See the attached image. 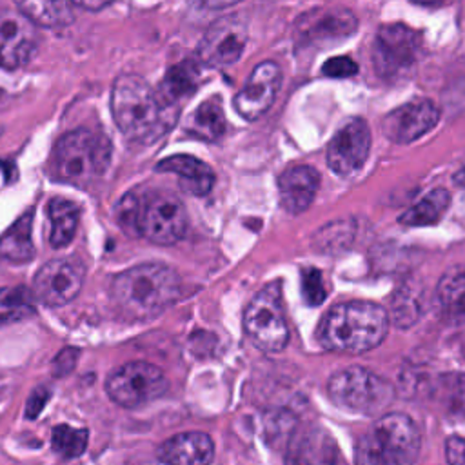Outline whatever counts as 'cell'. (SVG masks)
<instances>
[{"label":"cell","mask_w":465,"mask_h":465,"mask_svg":"<svg viewBox=\"0 0 465 465\" xmlns=\"http://www.w3.org/2000/svg\"><path fill=\"white\" fill-rule=\"evenodd\" d=\"M180 276L165 263H138L111 282V300L129 322H147L162 314L180 296Z\"/></svg>","instance_id":"6da1fadb"},{"label":"cell","mask_w":465,"mask_h":465,"mask_svg":"<svg viewBox=\"0 0 465 465\" xmlns=\"http://www.w3.org/2000/svg\"><path fill=\"white\" fill-rule=\"evenodd\" d=\"M114 124L127 140L151 142L165 133L176 109L162 104L158 93L138 74H120L111 91Z\"/></svg>","instance_id":"7a4b0ae2"},{"label":"cell","mask_w":465,"mask_h":465,"mask_svg":"<svg viewBox=\"0 0 465 465\" xmlns=\"http://www.w3.org/2000/svg\"><path fill=\"white\" fill-rule=\"evenodd\" d=\"M389 327L385 309L369 300H351L334 305L323 318L318 338L329 351L361 354L378 347Z\"/></svg>","instance_id":"3957f363"},{"label":"cell","mask_w":465,"mask_h":465,"mask_svg":"<svg viewBox=\"0 0 465 465\" xmlns=\"http://www.w3.org/2000/svg\"><path fill=\"white\" fill-rule=\"evenodd\" d=\"M421 436L414 420L389 412L358 440L354 458L363 465H403L418 460Z\"/></svg>","instance_id":"277c9868"},{"label":"cell","mask_w":465,"mask_h":465,"mask_svg":"<svg viewBox=\"0 0 465 465\" xmlns=\"http://www.w3.org/2000/svg\"><path fill=\"white\" fill-rule=\"evenodd\" d=\"M109 160L111 143L105 136L87 129H74L56 142L51 171L56 180L84 187L104 174Z\"/></svg>","instance_id":"5b68a950"},{"label":"cell","mask_w":465,"mask_h":465,"mask_svg":"<svg viewBox=\"0 0 465 465\" xmlns=\"http://www.w3.org/2000/svg\"><path fill=\"white\" fill-rule=\"evenodd\" d=\"M327 394L340 409L356 414H376L392 401L394 389L365 367H347L329 378Z\"/></svg>","instance_id":"8992f818"},{"label":"cell","mask_w":465,"mask_h":465,"mask_svg":"<svg viewBox=\"0 0 465 465\" xmlns=\"http://www.w3.org/2000/svg\"><path fill=\"white\" fill-rule=\"evenodd\" d=\"M247 336L265 352H280L289 341V325L283 312L280 282L265 285L249 302L243 312Z\"/></svg>","instance_id":"52a82bcc"},{"label":"cell","mask_w":465,"mask_h":465,"mask_svg":"<svg viewBox=\"0 0 465 465\" xmlns=\"http://www.w3.org/2000/svg\"><path fill=\"white\" fill-rule=\"evenodd\" d=\"M107 396L120 407L136 409L167 391L163 371L149 361H129L116 367L105 381Z\"/></svg>","instance_id":"ba28073f"},{"label":"cell","mask_w":465,"mask_h":465,"mask_svg":"<svg viewBox=\"0 0 465 465\" xmlns=\"http://www.w3.org/2000/svg\"><path fill=\"white\" fill-rule=\"evenodd\" d=\"M421 51V35L405 24H387L376 33L372 64L383 80H394L409 73Z\"/></svg>","instance_id":"9c48e42d"},{"label":"cell","mask_w":465,"mask_h":465,"mask_svg":"<svg viewBox=\"0 0 465 465\" xmlns=\"http://www.w3.org/2000/svg\"><path fill=\"white\" fill-rule=\"evenodd\" d=\"M187 229V211L178 196L154 191L140 198L138 232L158 245L176 243Z\"/></svg>","instance_id":"30bf717a"},{"label":"cell","mask_w":465,"mask_h":465,"mask_svg":"<svg viewBox=\"0 0 465 465\" xmlns=\"http://www.w3.org/2000/svg\"><path fill=\"white\" fill-rule=\"evenodd\" d=\"M85 267L78 258H56L42 265L33 280L35 298L49 307L73 302L84 285Z\"/></svg>","instance_id":"8fae6325"},{"label":"cell","mask_w":465,"mask_h":465,"mask_svg":"<svg viewBox=\"0 0 465 465\" xmlns=\"http://www.w3.org/2000/svg\"><path fill=\"white\" fill-rule=\"evenodd\" d=\"M247 44V25L238 15H225L213 22L198 45V60L211 67L234 64Z\"/></svg>","instance_id":"7c38bea8"},{"label":"cell","mask_w":465,"mask_h":465,"mask_svg":"<svg viewBox=\"0 0 465 465\" xmlns=\"http://www.w3.org/2000/svg\"><path fill=\"white\" fill-rule=\"evenodd\" d=\"M371 151V131L365 120L352 118L327 145V165L340 176H351L360 171Z\"/></svg>","instance_id":"4fadbf2b"},{"label":"cell","mask_w":465,"mask_h":465,"mask_svg":"<svg viewBox=\"0 0 465 465\" xmlns=\"http://www.w3.org/2000/svg\"><path fill=\"white\" fill-rule=\"evenodd\" d=\"M440 122V109L434 102L427 98L411 100L383 118V134L394 143H411L429 131H432Z\"/></svg>","instance_id":"5bb4252c"},{"label":"cell","mask_w":465,"mask_h":465,"mask_svg":"<svg viewBox=\"0 0 465 465\" xmlns=\"http://www.w3.org/2000/svg\"><path fill=\"white\" fill-rule=\"evenodd\" d=\"M356 27L358 20L349 9L331 7L311 11L296 24V44L300 47L334 44L352 35Z\"/></svg>","instance_id":"9a60e30c"},{"label":"cell","mask_w":465,"mask_h":465,"mask_svg":"<svg viewBox=\"0 0 465 465\" xmlns=\"http://www.w3.org/2000/svg\"><path fill=\"white\" fill-rule=\"evenodd\" d=\"M38 47L35 24L20 11L0 15V67L18 69L25 65Z\"/></svg>","instance_id":"2e32d148"},{"label":"cell","mask_w":465,"mask_h":465,"mask_svg":"<svg viewBox=\"0 0 465 465\" xmlns=\"http://www.w3.org/2000/svg\"><path fill=\"white\" fill-rule=\"evenodd\" d=\"M282 84V71L276 62H260L234 96V109L245 120L260 118L274 102Z\"/></svg>","instance_id":"e0dca14e"},{"label":"cell","mask_w":465,"mask_h":465,"mask_svg":"<svg viewBox=\"0 0 465 465\" xmlns=\"http://www.w3.org/2000/svg\"><path fill=\"white\" fill-rule=\"evenodd\" d=\"M320 185V174L311 165H292L278 178L280 205L291 213H303L314 200Z\"/></svg>","instance_id":"ac0fdd59"},{"label":"cell","mask_w":465,"mask_h":465,"mask_svg":"<svg viewBox=\"0 0 465 465\" xmlns=\"http://www.w3.org/2000/svg\"><path fill=\"white\" fill-rule=\"evenodd\" d=\"M163 463L203 465L214 458V443L205 432H182L165 440L156 452Z\"/></svg>","instance_id":"d6986e66"},{"label":"cell","mask_w":465,"mask_h":465,"mask_svg":"<svg viewBox=\"0 0 465 465\" xmlns=\"http://www.w3.org/2000/svg\"><path fill=\"white\" fill-rule=\"evenodd\" d=\"M156 171L176 174L182 189L191 194H196V196L207 194L214 183L213 169L205 162H202L191 154L167 156L162 162H158Z\"/></svg>","instance_id":"ffe728a7"},{"label":"cell","mask_w":465,"mask_h":465,"mask_svg":"<svg viewBox=\"0 0 465 465\" xmlns=\"http://www.w3.org/2000/svg\"><path fill=\"white\" fill-rule=\"evenodd\" d=\"M440 316L450 325H465V271L445 274L436 287Z\"/></svg>","instance_id":"44dd1931"},{"label":"cell","mask_w":465,"mask_h":465,"mask_svg":"<svg viewBox=\"0 0 465 465\" xmlns=\"http://www.w3.org/2000/svg\"><path fill=\"white\" fill-rule=\"evenodd\" d=\"M15 4L35 25L64 27L74 20L73 0H15Z\"/></svg>","instance_id":"7402d4cb"},{"label":"cell","mask_w":465,"mask_h":465,"mask_svg":"<svg viewBox=\"0 0 465 465\" xmlns=\"http://www.w3.org/2000/svg\"><path fill=\"white\" fill-rule=\"evenodd\" d=\"M198 65L193 60H183L173 65L167 73L160 87L156 89L162 104L167 107H174L182 98L189 96L198 84Z\"/></svg>","instance_id":"603a6c76"},{"label":"cell","mask_w":465,"mask_h":465,"mask_svg":"<svg viewBox=\"0 0 465 465\" xmlns=\"http://www.w3.org/2000/svg\"><path fill=\"white\" fill-rule=\"evenodd\" d=\"M450 205V193L447 189L436 187L425 196H421L414 205H411L398 222L409 227H421L436 223Z\"/></svg>","instance_id":"cb8c5ba5"},{"label":"cell","mask_w":465,"mask_h":465,"mask_svg":"<svg viewBox=\"0 0 465 465\" xmlns=\"http://www.w3.org/2000/svg\"><path fill=\"white\" fill-rule=\"evenodd\" d=\"M185 131L207 142H218L225 133V116L216 98L202 102L185 124Z\"/></svg>","instance_id":"d4e9b609"},{"label":"cell","mask_w":465,"mask_h":465,"mask_svg":"<svg viewBox=\"0 0 465 465\" xmlns=\"http://www.w3.org/2000/svg\"><path fill=\"white\" fill-rule=\"evenodd\" d=\"M47 214L51 223V232H49L51 245L56 249L65 247L76 232L78 220H80V207L71 200L54 198L47 207Z\"/></svg>","instance_id":"484cf974"},{"label":"cell","mask_w":465,"mask_h":465,"mask_svg":"<svg viewBox=\"0 0 465 465\" xmlns=\"http://www.w3.org/2000/svg\"><path fill=\"white\" fill-rule=\"evenodd\" d=\"M31 225H33V211L25 213L13 223L7 232L0 238V256L24 263L35 256V247L31 242Z\"/></svg>","instance_id":"4316f807"},{"label":"cell","mask_w":465,"mask_h":465,"mask_svg":"<svg viewBox=\"0 0 465 465\" xmlns=\"http://www.w3.org/2000/svg\"><path fill=\"white\" fill-rule=\"evenodd\" d=\"M35 311V292L25 285L0 289V327L22 322L33 316Z\"/></svg>","instance_id":"83f0119b"},{"label":"cell","mask_w":465,"mask_h":465,"mask_svg":"<svg viewBox=\"0 0 465 465\" xmlns=\"http://www.w3.org/2000/svg\"><path fill=\"white\" fill-rule=\"evenodd\" d=\"M434 400L454 416H465V374L447 372L441 374L432 389Z\"/></svg>","instance_id":"f1b7e54d"},{"label":"cell","mask_w":465,"mask_h":465,"mask_svg":"<svg viewBox=\"0 0 465 465\" xmlns=\"http://www.w3.org/2000/svg\"><path fill=\"white\" fill-rule=\"evenodd\" d=\"M51 447L62 458H78L87 447V430L71 425H56L51 432Z\"/></svg>","instance_id":"f546056e"},{"label":"cell","mask_w":465,"mask_h":465,"mask_svg":"<svg viewBox=\"0 0 465 465\" xmlns=\"http://www.w3.org/2000/svg\"><path fill=\"white\" fill-rule=\"evenodd\" d=\"M302 294L307 305H322L327 298V287L322 272L316 267H305L302 271Z\"/></svg>","instance_id":"4dcf8cb0"},{"label":"cell","mask_w":465,"mask_h":465,"mask_svg":"<svg viewBox=\"0 0 465 465\" xmlns=\"http://www.w3.org/2000/svg\"><path fill=\"white\" fill-rule=\"evenodd\" d=\"M138 214H140V198L134 193L124 194V198L116 205V220L120 227L131 234L138 236Z\"/></svg>","instance_id":"1f68e13d"},{"label":"cell","mask_w":465,"mask_h":465,"mask_svg":"<svg viewBox=\"0 0 465 465\" xmlns=\"http://www.w3.org/2000/svg\"><path fill=\"white\" fill-rule=\"evenodd\" d=\"M322 71L329 78H349L358 73V64L349 56H332L323 64Z\"/></svg>","instance_id":"d6a6232c"},{"label":"cell","mask_w":465,"mask_h":465,"mask_svg":"<svg viewBox=\"0 0 465 465\" xmlns=\"http://www.w3.org/2000/svg\"><path fill=\"white\" fill-rule=\"evenodd\" d=\"M445 454H447L449 463L465 465V438L450 436L445 441Z\"/></svg>","instance_id":"836d02e7"},{"label":"cell","mask_w":465,"mask_h":465,"mask_svg":"<svg viewBox=\"0 0 465 465\" xmlns=\"http://www.w3.org/2000/svg\"><path fill=\"white\" fill-rule=\"evenodd\" d=\"M47 396H49V394H47L45 389H44V391H35V392L31 394V398H29V401H27V416H29V418H35V416L42 411V407H44Z\"/></svg>","instance_id":"e575fe53"},{"label":"cell","mask_w":465,"mask_h":465,"mask_svg":"<svg viewBox=\"0 0 465 465\" xmlns=\"http://www.w3.org/2000/svg\"><path fill=\"white\" fill-rule=\"evenodd\" d=\"M114 0H73L74 5L87 9V11H100L104 7H107L109 4H113Z\"/></svg>","instance_id":"d590c367"},{"label":"cell","mask_w":465,"mask_h":465,"mask_svg":"<svg viewBox=\"0 0 465 465\" xmlns=\"http://www.w3.org/2000/svg\"><path fill=\"white\" fill-rule=\"evenodd\" d=\"M242 0H198L200 5L203 7H209V9H222V7H229V5H234Z\"/></svg>","instance_id":"8d00e7d4"},{"label":"cell","mask_w":465,"mask_h":465,"mask_svg":"<svg viewBox=\"0 0 465 465\" xmlns=\"http://www.w3.org/2000/svg\"><path fill=\"white\" fill-rule=\"evenodd\" d=\"M454 183L456 185H461V187H465V163L454 173Z\"/></svg>","instance_id":"74e56055"},{"label":"cell","mask_w":465,"mask_h":465,"mask_svg":"<svg viewBox=\"0 0 465 465\" xmlns=\"http://www.w3.org/2000/svg\"><path fill=\"white\" fill-rule=\"evenodd\" d=\"M412 2H416V4H420V5H438V4H441L443 0H412Z\"/></svg>","instance_id":"f35d334b"}]
</instances>
